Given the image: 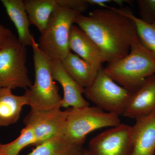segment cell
Returning a JSON list of instances; mask_svg holds the SVG:
<instances>
[{
	"mask_svg": "<svg viewBox=\"0 0 155 155\" xmlns=\"http://www.w3.org/2000/svg\"><path fill=\"white\" fill-rule=\"evenodd\" d=\"M87 1L89 5L99 6L104 8H107L108 7L106 5L107 3L113 2L111 0H87Z\"/></svg>",
	"mask_w": 155,
	"mask_h": 155,
	"instance_id": "cell-24",
	"label": "cell"
},
{
	"mask_svg": "<svg viewBox=\"0 0 155 155\" xmlns=\"http://www.w3.org/2000/svg\"><path fill=\"white\" fill-rule=\"evenodd\" d=\"M58 6L67 8L82 14L87 8L89 4L87 0H58Z\"/></svg>",
	"mask_w": 155,
	"mask_h": 155,
	"instance_id": "cell-22",
	"label": "cell"
},
{
	"mask_svg": "<svg viewBox=\"0 0 155 155\" xmlns=\"http://www.w3.org/2000/svg\"><path fill=\"white\" fill-rule=\"evenodd\" d=\"M80 13L58 7L52 14L47 26L39 38V47L51 60L62 61L71 52L70 31Z\"/></svg>",
	"mask_w": 155,
	"mask_h": 155,
	"instance_id": "cell-5",
	"label": "cell"
},
{
	"mask_svg": "<svg viewBox=\"0 0 155 155\" xmlns=\"http://www.w3.org/2000/svg\"><path fill=\"white\" fill-rule=\"evenodd\" d=\"M155 111V75L147 78L132 93L123 116L136 119Z\"/></svg>",
	"mask_w": 155,
	"mask_h": 155,
	"instance_id": "cell-12",
	"label": "cell"
},
{
	"mask_svg": "<svg viewBox=\"0 0 155 155\" xmlns=\"http://www.w3.org/2000/svg\"><path fill=\"white\" fill-rule=\"evenodd\" d=\"M1 2L17 29L19 42L24 46H31L34 36L29 30L30 23L24 1L1 0Z\"/></svg>",
	"mask_w": 155,
	"mask_h": 155,
	"instance_id": "cell-15",
	"label": "cell"
},
{
	"mask_svg": "<svg viewBox=\"0 0 155 155\" xmlns=\"http://www.w3.org/2000/svg\"><path fill=\"white\" fill-rule=\"evenodd\" d=\"M83 155H89L88 152H87V150H84V153Z\"/></svg>",
	"mask_w": 155,
	"mask_h": 155,
	"instance_id": "cell-25",
	"label": "cell"
},
{
	"mask_svg": "<svg viewBox=\"0 0 155 155\" xmlns=\"http://www.w3.org/2000/svg\"><path fill=\"white\" fill-rule=\"evenodd\" d=\"M114 8L117 12L133 20L135 24L140 41L155 55V22L151 24L143 22L140 18L134 16L133 12L128 8Z\"/></svg>",
	"mask_w": 155,
	"mask_h": 155,
	"instance_id": "cell-19",
	"label": "cell"
},
{
	"mask_svg": "<svg viewBox=\"0 0 155 155\" xmlns=\"http://www.w3.org/2000/svg\"><path fill=\"white\" fill-rule=\"evenodd\" d=\"M67 116V109H55L50 110L31 109L23 120L25 126L33 131L35 142L34 146L48 140L64 135Z\"/></svg>",
	"mask_w": 155,
	"mask_h": 155,
	"instance_id": "cell-9",
	"label": "cell"
},
{
	"mask_svg": "<svg viewBox=\"0 0 155 155\" xmlns=\"http://www.w3.org/2000/svg\"><path fill=\"white\" fill-rule=\"evenodd\" d=\"M27 94L18 96L12 93V89H0V127H7L18 122L23 107L28 105Z\"/></svg>",
	"mask_w": 155,
	"mask_h": 155,
	"instance_id": "cell-14",
	"label": "cell"
},
{
	"mask_svg": "<svg viewBox=\"0 0 155 155\" xmlns=\"http://www.w3.org/2000/svg\"><path fill=\"white\" fill-rule=\"evenodd\" d=\"M24 3L30 24L36 26L41 34L59 7L58 0H25Z\"/></svg>",
	"mask_w": 155,
	"mask_h": 155,
	"instance_id": "cell-17",
	"label": "cell"
},
{
	"mask_svg": "<svg viewBox=\"0 0 155 155\" xmlns=\"http://www.w3.org/2000/svg\"><path fill=\"white\" fill-rule=\"evenodd\" d=\"M131 126L121 123L95 136L88 143L89 155H132Z\"/></svg>",
	"mask_w": 155,
	"mask_h": 155,
	"instance_id": "cell-8",
	"label": "cell"
},
{
	"mask_svg": "<svg viewBox=\"0 0 155 155\" xmlns=\"http://www.w3.org/2000/svg\"><path fill=\"white\" fill-rule=\"evenodd\" d=\"M15 36L8 28L0 24V47Z\"/></svg>",
	"mask_w": 155,
	"mask_h": 155,
	"instance_id": "cell-23",
	"label": "cell"
},
{
	"mask_svg": "<svg viewBox=\"0 0 155 155\" xmlns=\"http://www.w3.org/2000/svg\"><path fill=\"white\" fill-rule=\"evenodd\" d=\"M69 47L76 55L98 70L103 68L104 63L108 62L101 50L77 25H73L71 28Z\"/></svg>",
	"mask_w": 155,
	"mask_h": 155,
	"instance_id": "cell-11",
	"label": "cell"
},
{
	"mask_svg": "<svg viewBox=\"0 0 155 155\" xmlns=\"http://www.w3.org/2000/svg\"><path fill=\"white\" fill-rule=\"evenodd\" d=\"M34 66L35 72L34 83L25 90L31 109L50 110L61 109L62 97L52 74L51 59L43 52L38 44L32 39Z\"/></svg>",
	"mask_w": 155,
	"mask_h": 155,
	"instance_id": "cell-3",
	"label": "cell"
},
{
	"mask_svg": "<svg viewBox=\"0 0 155 155\" xmlns=\"http://www.w3.org/2000/svg\"><path fill=\"white\" fill-rule=\"evenodd\" d=\"M84 94L103 110L120 116L124 114L132 93L116 83L103 67L91 85L84 88Z\"/></svg>",
	"mask_w": 155,
	"mask_h": 155,
	"instance_id": "cell-7",
	"label": "cell"
},
{
	"mask_svg": "<svg viewBox=\"0 0 155 155\" xmlns=\"http://www.w3.org/2000/svg\"><path fill=\"white\" fill-rule=\"evenodd\" d=\"M51 67L53 78L61 84L64 91L61 107L78 108L90 105L83 97L84 87L67 74L62 67L61 61L51 60Z\"/></svg>",
	"mask_w": 155,
	"mask_h": 155,
	"instance_id": "cell-10",
	"label": "cell"
},
{
	"mask_svg": "<svg viewBox=\"0 0 155 155\" xmlns=\"http://www.w3.org/2000/svg\"><path fill=\"white\" fill-rule=\"evenodd\" d=\"M131 134L132 155H155V111L136 119Z\"/></svg>",
	"mask_w": 155,
	"mask_h": 155,
	"instance_id": "cell-13",
	"label": "cell"
},
{
	"mask_svg": "<svg viewBox=\"0 0 155 155\" xmlns=\"http://www.w3.org/2000/svg\"><path fill=\"white\" fill-rule=\"evenodd\" d=\"M137 3L141 16L140 19L149 24L155 22V0H137Z\"/></svg>",
	"mask_w": 155,
	"mask_h": 155,
	"instance_id": "cell-21",
	"label": "cell"
},
{
	"mask_svg": "<svg viewBox=\"0 0 155 155\" xmlns=\"http://www.w3.org/2000/svg\"><path fill=\"white\" fill-rule=\"evenodd\" d=\"M67 116L64 136L73 144L83 147L89 134L100 128L121 124L119 116L107 113L96 106L71 107Z\"/></svg>",
	"mask_w": 155,
	"mask_h": 155,
	"instance_id": "cell-4",
	"label": "cell"
},
{
	"mask_svg": "<svg viewBox=\"0 0 155 155\" xmlns=\"http://www.w3.org/2000/svg\"><path fill=\"white\" fill-rule=\"evenodd\" d=\"M35 140L33 131L25 126L16 139L7 143H0V155H19L21 151L28 146L34 145Z\"/></svg>",
	"mask_w": 155,
	"mask_h": 155,
	"instance_id": "cell-20",
	"label": "cell"
},
{
	"mask_svg": "<svg viewBox=\"0 0 155 155\" xmlns=\"http://www.w3.org/2000/svg\"><path fill=\"white\" fill-rule=\"evenodd\" d=\"M26 60V47L15 36L0 47V89L30 87Z\"/></svg>",
	"mask_w": 155,
	"mask_h": 155,
	"instance_id": "cell-6",
	"label": "cell"
},
{
	"mask_svg": "<svg viewBox=\"0 0 155 155\" xmlns=\"http://www.w3.org/2000/svg\"><path fill=\"white\" fill-rule=\"evenodd\" d=\"M84 150L83 147L71 143L61 135L37 146L28 155H83Z\"/></svg>",
	"mask_w": 155,
	"mask_h": 155,
	"instance_id": "cell-18",
	"label": "cell"
},
{
	"mask_svg": "<svg viewBox=\"0 0 155 155\" xmlns=\"http://www.w3.org/2000/svg\"><path fill=\"white\" fill-rule=\"evenodd\" d=\"M75 23L101 50L108 63L127 56L139 38L133 20L112 7L96 9L87 16L79 14Z\"/></svg>",
	"mask_w": 155,
	"mask_h": 155,
	"instance_id": "cell-1",
	"label": "cell"
},
{
	"mask_svg": "<svg viewBox=\"0 0 155 155\" xmlns=\"http://www.w3.org/2000/svg\"><path fill=\"white\" fill-rule=\"evenodd\" d=\"M61 62L67 74L84 88L91 85L99 70L71 52Z\"/></svg>",
	"mask_w": 155,
	"mask_h": 155,
	"instance_id": "cell-16",
	"label": "cell"
},
{
	"mask_svg": "<svg viewBox=\"0 0 155 155\" xmlns=\"http://www.w3.org/2000/svg\"><path fill=\"white\" fill-rule=\"evenodd\" d=\"M104 70L116 83L133 93L147 78L155 75V55L138 38L127 56L108 63Z\"/></svg>",
	"mask_w": 155,
	"mask_h": 155,
	"instance_id": "cell-2",
	"label": "cell"
}]
</instances>
